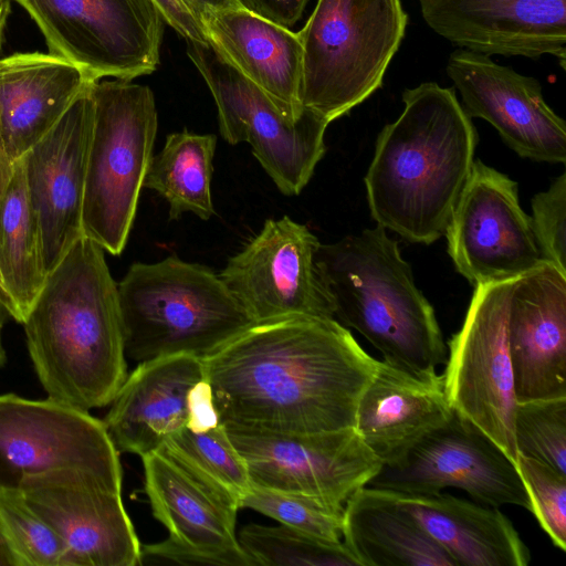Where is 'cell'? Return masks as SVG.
Masks as SVG:
<instances>
[{
	"instance_id": "6da1fadb",
	"label": "cell",
	"mask_w": 566,
	"mask_h": 566,
	"mask_svg": "<svg viewBox=\"0 0 566 566\" xmlns=\"http://www.w3.org/2000/svg\"><path fill=\"white\" fill-rule=\"evenodd\" d=\"M227 430L303 434L355 427L378 360L335 318L254 323L201 358Z\"/></svg>"
},
{
	"instance_id": "7a4b0ae2",
	"label": "cell",
	"mask_w": 566,
	"mask_h": 566,
	"mask_svg": "<svg viewBox=\"0 0 566 566\" xmlns=\"http://www.w3.org/2000/svg\"><path fill=\"white\" fill-rule=\"evenodd\" d=\"M104 251L80 238L22 323L48 398L86 411L109 405L128 375L117 283Z\"/></svg>"
},
{
	"instance_id": "3957f363",
	"label": "cell",
	"mask_w": 566,
	"mask_h": 566,
	"mask_svg": "<svg viewBox=\"0 0 566 566\" xmlns=\"http://www.w3.org/2000/svg\"><path fill=\"white\" fill-rule=\"evenodd\" d=\"M401 115L378 134L364 178L371 218L411 243L444 235L468 181L478 134L453 90H406Z\"/></svg>"
},
{
	"instance_id": "277c9868",
	"label": "cell",
	"mask_w": 566,
	"mask_h": 566,
	"mask_svg": "<svg viewBox=\"0 0 566 566\" xmlns=\"http://www.w3.org/2000/svg\"><path fill=\"white\" fill-rule=\"evenodd\" d=\"M316 262L335 319L363 335L382 360L420 375L446 363L447 344L434 310L385 228L377 224L321 243Z\"/></svg>"
},
{
	"instance_id": "5b68a950",
	"label": "cell",
	"mask_w": 566,
	"mask_h": 566,
	"mask_svg": "<svg viewBox=\"0 0 566 566\" xmlns=\"http://www.w3.org/2000/svg\"><path fill=\"white\" fill-rule=\"evenodd\" d=\"M126 357L211 354L253 321L210 268L169 255L134 263L117 283Z\"/></svg>"
},
{
	"instance_id": "8992f818",
	"label": "cell",
	"mask_w": 566,
	"mask_h": 566,
	"mask_svg": "<svg viewBox=\"0 0 566 566\" xmlns=\"http://www.w3.org/2000/svg\"><path fill=\"white\" fill-rule=\"evenodd\" d=\"M406 24L400 0H317L297 32L302 106L331 123L364 102L381 85Z\"/></svg>"
},
{
	"instance_id": "52a82bcc",
	"label": "cell",
	"mask_w": 566,
	"mask_h": 566,
	"mask_svg": "<svg viewBox=\"0 0 566 566\" xmlns=\"http://www.w3.org/2000/svg\"><path fill=\"white\" fill-rule=\"evenodd\" d=\"M93 129L82 212L83 235L113 255L127 242L153 157L158 117L148 86L125 80L93 83Z\"/></svg>"
},
{
	"instance_id": "ba28073f",
	"label": "cell",
	"mask_w": 566,
	"mask_h": 566,
	"mask_svg": "<svg viewBox=\"0 0 566 566\" xmlns=\"http://www.w3.org/2000/svg\"><path fill=\"white\" fill-rule=\"evenodd\" d=\"M186 43L214 99L222 138L230 145L249 144L276 188L285 196L298 195L325 154L329 122L310 108L293 112L279 104L209 42Z\"/></svg>"
},
{
	"instance_id": "9c48e42d",
	"label": "cell",
	"mask_w": 566,
	"mask_h": 566,
	"mask_svg": "<svg viewBox=\"0 0 566 566\" xmlns=\"http://www.w3.org/2000/svg\"><path fill=\"white\" fill-rule=\"evenodd\" d=\"M36 23L51 54L93 81H132L156 71L164 18L154 0H14Z\"/></svg>"
},
{
	"instance_id": "30bf717a",
	"label": "cell",
	"mask_w": 566,
	"mask_h": 566,
	"mask_svg": "<svg viewBox=\"0 0 566 566\" xmlns=\"http://www.w3.org/2000/svg\"><path fill=\"white\" fill-rule=\"evenodd\" d=\"M513 281L475 285L463 324L447 344L442 375L452 410L479 427L517 464V399L507 340Z\"/></svg>"
},
{
	"instance_id": "8fae6325",
	"label": "cell",
	"mask_w": 566,
	"mask_h": 566,
	"mask_svg": "<svg viewBox=\"0 0 566 566\" xmlns=\"http://www.w3.org/2000/svg\"><path fill=\"white\" fill-rule=\"evenodd\" d=\"M367 485L412 495H437L455 488L484 505L533 510L517 464L455 411L401 460L382 465Z\"/></svg>"
},
{
	"instance_id": "7c38bea8",
	"label": "cell",
	"mask_w": 566,
	"mask_h": 566,
	"mask_svg": "<svg viewBox=\"0 0 566 566\" xmlns=\"http://www.w3.org/2000/svg\"><path fill=\"white\" fill-rule=\"evenodd\" d=\"M444 235L457 272L473 285L516 280L547 262L518 203L517 184L480 159Z\"/></svg>"
},
{
	"instance_id": "4fadbf2b",
	"label": "cell",
	"mask_w": 566,
	"mask_h": 566,
	"mask_svg": "<svg viewBox=\"0 0 566 566\" xmlns=\"http://www.w3.org/2000/svg\"><path fill=\"white\" fill-rule=\"evenodd\" d=\"M319 244L306 226L287 216L268 219L219 276L253 323L289 316L335 318L316 262Z\"/></svg>"
},
{
	"instance_id": "5bb4252c",
	"label": "cell",
	"mask_w": 566,
	"mask_h": 566,
	"mask_svg": "<svg viewBox=\"0 0 566 566\" xmlns=\"http://www.w3.org/2000/svg\"><path fill=\"white\" fill-rule=\"evenodd\" d=\"M227 432L252 484L339 509L382 467L355 428L303 434Z\"/></svg>"
},
{
	"instance_id": "9a60e30c",
	"label": "cell",
	"mask_w": 566,
	"mask_h": 566,
	"mask_svg": "<svg viewBox=\"0 0 566 566\" xmlns=\"http://www.w3.org/2000/svg\"><path fill=\"white\" fill-rule=\"evenodd\" d=\"M15 485L65 543L72 566H139L122 486L74 469L21 474Z\"/></svg>"
},
{
	"instance_id": "2e32d148",
	"label": "cell",
	"mask_w": 566,
	"mask_h": 566,
	"mask_svg": "<svg viewBox=\"0 0 566 566\" xmlns=\"http://www.w3.org/2000/svg\"><path fill=\"white\" fill-rule=\"evenodd\" d=\"M103 420L46 398L0 395V459L21 474L74 469L122 486V465Z\"/></svg>"
},
{
	"instance_id": "e0dca14e",
	"label": "cell",
	"mask_w": 566,
	"mask_h": 566,
	"mask_svg": "<svg viewBox=\"0 0 566 566\" xmlns=\"http://www.w3.org/2000/svg\"><path fill=\"white\" fill-rule=\"evenodd\" d=\"M92 85L20 158L29 199L41 231L48 274L83 237V200L94 119Z\"/></svg>"
},
{
	"instance_id": "ac0fdd59",
	"label": "cell",
	"mask_w": 566,
	"mask_h": 566,
	"mask_svg": "<svg viewBox=\"0 0 566 566\" xmlns=\"http://www.w3.org/2000/svg\"><path fill=\"white\" fill-rule=\"evenodd\" d=\"M447 73L468 116L489 122L520 157L565 164L566 124L546 104L535 78L470 50L453 52Z\"/></svg>"
},
{
	"instance_id": "d6986e66",
	"label": "cell",
	"mask_w": 566,
	"mask_h": 566,
	"mask_svg": "<svg viewBox=\"0 0 566 566\" xmlns=\"http://www.w3.org/2000/svg\"><path fill=\"white\" fill-rule=\"evenodd\" d=\"M423 19L444 39L482 54L538 57L565 67L566 0H420Z\"/></svg>"
},
{
	"instance_id": "ffe728a7",
	"label": "cell",
	"mask_w": 566,
	"mask_h": 566,
	"mask_svg": "<svg viewBox=\"0 0 566 566\" xmlns=\"http://www.w3.org/2000/svg\"><path fill=\"white\" fill-rule=\"evenodd\" d=\"M507 340L517 401L566 397V274L553 264L513 281Z\"/></svg>"
},
{
	"instance_id": "44dd1931",
	"label": "cell",
	"mask_w": 566,
	"mask_h": 566,
	"mask_svg": "<svg viewBox=\"0 0 566 566\" xmlns=\"http://www.w3.org/2000/svg\"><path fill=\"white\" fill-rule=\"evenodd\" d=\"M142 460L153 515L171 541L216 558L221 566H256L238 542L240 509L233 500L161 448Z\"/></svg>"
},
{
	"instance_id": "7402d4cb",
	"label": "cell",
	"mask_w": 566,
	"mask_h": 566,
	"mask_svg": "<svg viewBox=\"0 0 566 566\" xmlns=\"http://www.w3.org/2000/svg\"><path fill=\"white\" fill-rule=\"evenodd\" d=\"M203 378L200 357L174 354L140 361L117 390L103 422L118 452L140 458L186 427L187 396Z\"/></svg>"
},
{
	"instance_id": "603a6c76",
	"label": "cell",
	"mask_w": 566,
	"mask_h": 566,
	"mask_svg": "<svg viewBox=\"0 0 566 566\" xmlns=\"http://www.w3.org/2000/svg\"><path fill=\"white\" fill-rule=\"evenodd\" d=\"M94 82L82 69L51 53H17L0 59L2 166L11 171Z\"/></svg>"
},
{
	"instance_id": "cb8c5ba5",
	"label": "cell",
	"mask_w": 566,
	"mask_h": 566,
	"mask_svg": "<svg viewBox=\"0 0 566 566\" xmlns=\"http://www.w3.org/2000/svg\"><path fill=\"white\" fill-rule=\"evenodd\" d=\"M452 412L442 374H415L378 360L359 398L354 428L382 465H391Z\"/></svg>"
},
{
	"instance_id": "d4e9b609",
	"label": "cell",
	"mask_w": 566,
	"mask_h": 566,
	"mask_svg": "<svg viewBox=\"0 0 566 566\" xmlns=\"http://www.w3.org/2000/svg\"><path fill=\"white\" fill-rule=\"evenodd\" d=\"M200 22L209 43L242 75L284 107H304L297 32L239 6L207 10Z\"/></svg>"
},
{
	"instance_id": "484cf974",
	"label": "cell",
	"mask_w": 566,
	"mask_h": 566,
	"mask_svg": "<svg viewBox=\"0 0 566 566\" xmlns=\"http://www.w3.org/2000/svg\"><path fill=\"white\" fill-rule=\"evenodd\" d=\"M392 493L455 566L530 564L528 547L513 523L497 507L443 493Z\"/></svg>"
},
{
	"instance_id": "4316f807",
	"label": "cell",
	"mask_w": 566,
	"mask_h": 566,
	"mask_svg": "<svg viewBox=\"0 0 566 566\" xmlns=\"http://www.w3.org/2000/svg\"><path fill=\"white\" fill-rule=\"evenodd\" d=\"M342 541L358 566H455L392 492L369 485L346 501Z\"/></svg>"
},
{
	"instance_id": "83f0119b",
	"label": "cell",
	"mask_w": 566,
	"mask_h": 566,
	"mask_svg": "<svg viewBox=\"0 0 566 566\" xmlns=\"http://www.w3.org/2000/svg\"><path fill=\"white\" fill-rule=\"evenodd\" d=\"M46 276L41 231L19 159L0 198V302L18 323L24 322Z\"/></svg>"
},
{
	"instance_id": "f1b7e54d",
	"label": "cell",
	"mask_w": 566,
	"mask_h": 566,
	"mask_svg": "<svg viewBox=\"0 0 566 566\" xmlns=\"http://www.w3.org/2000/svg\"><path fill=\"white\" fill-rule=\"evenodd\" d=\"M216 149L214 134L185 129L167 135L164 147L153 155L143 187L168 202L170 220L186 212L209 220L216 213L211 196Z\"/></svg>"
},
{
	"instance_id": "f546056e",
	"label": "cell",
	"mask_w": 566,
	"mask_h": 566,
	"mask_svg": "<svg viewBox=\"0 0 566 566\" xmlns=\"http://www.w3.org/2000/svg\"><path fill=\"white\" fill-rule=\"evenodd\" d=\"M160 449V448H159ZM161 449L174 455L206 483L240 502L251 486L247 463L223 424L195 432L182 428Z\"/></svg>"
},
{
	"instance_id": "4dcf8cb0",
	"label": "cell",
	"mask_w": 566,
	"mask_h": 566,
	"mask_svg": "<svg viewBox=\"0 0 566 566\" xmlns=\"http://www.w3.org/2000/svg\"><path fill=\"white\" fill-rule=\"evenodd\" d=\"M0 535L15 566H72L65 543L17 485L0 483Z\"/></svg>"
},
{
	"instance_id": "1f68e13d",
	"label": "cell",
	"mask_w": 566,
	"mask_h": 566,
	"mask_svg": "<svg viewBox=\"0 0 566 566\" xmlns=\"http://www.w3.org/2000/svg\"><path fill=\"white\" fill-rule=\"evenodd\" d=\"M238 542L256 566H358L343 543H328L282 524L250 523L239 532Z\"/></svg>"
},
{
	"instance_id": "d6a6232c",
	"label": "cell",
	"mask_w": 566,
	"mask_h": 566,
	"mask_svg": "<svg viewBox=\"0 0 566 566\" xmlns=\"http://www.w3.org/2000/svg\"><path fill=\"white\" fill-rule=\"evenodd\" d=\"M514 440L518 455L566 475V397L517 401Z\"/></svg>"
},
{
	"instance_id": "836d02e7",
	"label": "cell",
	"mask_w": 566,
	"mask_h": 566,
	"mask_svg": "<svg viewBox=\"0 0 566 566\" xmlns=\"http://www.w3.org/2000/svg\"><path fill=\"white\" fill-rule=\"evenodd\" d=\"M240 509H251L282 525L295 528L322 541L339 544L344 509L319 500L270 490L251 483L240 502Z\"/></svg>"
},
{
	"instance_id": "e575fe53",
	"label": "cell",
	"mask_w": 566,
	"mask_h": 566,
	"mask_svg": "<svg viewBox=\"0 0 566 566\" xmlns=\"http://www.w3.org/2000/svg\"><path fill=\"white\" fill-rule=\"evenodd\" d=\"M517 469L532 501V514L552 543L566 551V475L537 460L518 455Z\"/></svg>"
},
{
	"instance_id": "d590c367",
	"label": "cell",
	"mask_w": 566,
	"mask_h": 566,
	"mask_svg": "<svg viewBox=\"0 0 566 566\" xmlns=\"http://www.w3.org/2000/svg\"><path fill=\"white\" fill-rule=\"evenodd\" d=\"M532 224L547 262L566 274V174L532 199Z\"/></svg>"
},
{
	"instance_id": "8d00e7d4",
	"label": "cell",
	"mask_w": 566,
	"mask_h": 566,
	"mask_svg": "<svg viewBox=\"0 0 566 566\" xmlns=\"http://www.w3.org/2000/svg\"><path fill=\"white\" fill-rule=\"evenodd\" d=\"M220 418L214 407L212 389L205 377L197 381L187 396V423L191 431H207L219 426Z\"/></svg>"
},
{
	"instance_id": "74e56055",
	"label": "cell",
	"mask_w": 566,
	"mask_h": 566,
	"mask_svg": "<svg viewBox=\"0 0 566 566\" xmlns=\"http://www.w3.org/2000/svg\"><path fill=\"white\" fill-rule=\"evenodd\" d=\"M233 2L256 15L290 29L302 17L308 0H233Z\"/></svg>"
},
{
	"instance_id": "f35d334b",
	"label": "cell",
	"mask_w": 566,
	"mask_h": 566,
	"mask_svg": "<svg viewBox=\"0 0 566 566\" xmlns=\"http://www.w3.org/2000/svg\"><path fill=\"white\" fill-rule=\"evenodd\" d=\"M164 21L186 41L208 43L201 22L181 0H154Z\"/></svg>"
},
{
	"instance_id": "ab89813d",
	"label": "cell",
	"mask_w": 566,
	"mask_h": 566,
	"mask_svg": "<svg viewBox=\"0 0 566 566\" xmlns=\"http://www.w3.org/2000/svg\"><path fill=\"white\" fill-rule=\"evenodd\" d=\"M185 6L196 15L200 21V17L207 10L218 9L223 7L237 6L233 0H181Z\"/></svg>"
},
{
	"instance_id": "60d3db41",
	"label": "cell",
	"mask_w": 566,
	"mask_h": 566,
	"mask_svg": "<svg viewBox=\"0 0 566 566\" xmlns=\"http://www.w3.org/2000/svg\"><path fill=\"white\" fill-rule=\"evenodd\" d=\"M10 13V3L8 0H0V52L2 48L3 31L6 28L7 19Z\"/></svg>"
},
{
	"instance_id": "b9f144b4",
	"label": "cell",
	"mask_w": 566,
	"mask_h": 566,
	"mask_svg": "<svg viewBox=\"0 0 566 566\" xmlns=\"http://www.w3.org/2000/svg\"><path fill=\"white\" fill-rule=\"evenodd\" d=\"M0 566H15L14 559L0 535Z\"/></svg>"
},
{
	"instance_id": "7bdbcfd3",
	"label": "cell",
	"mask_w": 566,
	"mask_h": 566,
	"mask_svg": "<svg viewBox=\"0 0 566 566\" xmlns=\"http://www.w3.org/2000/svg\"><path fill=\"white\" fill-rule=\"evenodd\" d=\"M7 314H8L7 310L0 302V367H2L7 361V355H6L3 345H2V336H1L2 327H3V323H4Z\"/></svg>"
},
{
	"instance_id": "ee69618b",
	"label": "cell",
	"mask_w": 566,
	"mask_h": 566,
	"mask_svg": "<svg viewBox=\"0 0 566 566\" xmlns=\"http://www.w3.org/2000/svg\"><path fill=\"white\" fill-rule=\"evenodd\" d=\"M13 169V168H12ZM12 174V170L11 171H8L1 164V160H0V198L4 191V188L10 179V176Z\"/></svg>"
}]
</instances>
